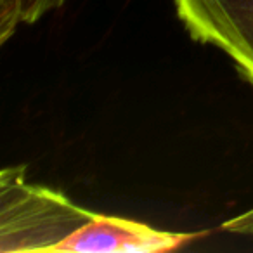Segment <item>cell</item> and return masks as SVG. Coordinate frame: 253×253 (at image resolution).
Returning <instances> with one entry per match:
<instances>
[{
    "mask_svg": "<svg viewBox=\"0 0 253 253\" xmlns=\"http://www.w3.org/2000/svg\"><path fill=\"white\" fill-rule=\"evenodd\" d=\"M220 231L246 236V238L253 239V207L250 210L243 211V213L236 215V217H231L225 222H222Z\"/></svg>",
    "mask_w": 253,
    "mask_h": 253,
    "instance_id": "obj_5",
    "label": "cell"
},
{
    "mask_svg": "<svg viewBox=\"0 0 253 253\" xmlns=\"http://www.w3.org/2000/svg\"><path fill=\"white\" fill-rule=\"evenodd\" d=\"M0 196V252L4 253L52 252L95 213L59 191L26 182L19 167L4 169Z\"/></svg>",
    "mask_w": 253,
    "mask_h": 253,
    "instance_id": "obj_1",
    "label": "cell"
},
{
    "mask_svg": "<svg viewBox=\"0 0 253 253\" xmlns=\"http://www.w3.org/2000/svg\"><path fill=\"white\" fill-rule=\"evenodd\" d=\"M201 234L170 232L130 218L95 211L87 222L57 243V253H162L187 245Z\"/></svg>",
    "mask_w": 253,
    "mask_h": 253,
    "instance_id": "obj_3",
    "label": "cell"
},
{
    "mask_svg": "<svg viewBox=\"0 0 253 253\" xmlns=\"http://www.w3.org/2000/svg\"><path fill=\"white\" fill-rule=\"evenodd\" d=\"M191 39L220 50L253 84V0H172Z\"/></svg>",
    "mask_w": 253,
    "mask_h": 253,
    "instance_id": "obj_2",
    "label": "cell"
},
{
    "mask_svg": "<svg viewBox=\"0 0 253 253\" xmlns=\"http://www.w3.org/2000/svg\"><path fill=\"white\" fill-rule=\"evenodd\" d=\"M63 4L64 0H0V40L7 42L19 26L33 25Z\"/></svg>",
    "mask_w": 253,
    "mask_h": 253,
    "instance_id": "obj_4",
    "label": "cell"
}]
</instances>
